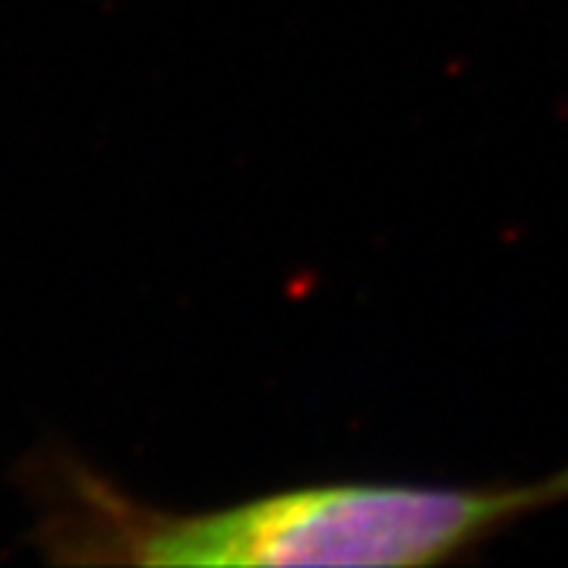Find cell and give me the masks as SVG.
Segmentation results:
<instances>
[{
	"label": "cell",
	"mask_w": 568,
	"mask_h": 568,
	"mask_svg": "<svg viewBox=\"0 0 568 568\" xmlns=\"http://www.w3.org/2000/svg\"><path fill=\"white\" fill-rule=\"evenodd\" d=\"M41 540L63 562L136 566H443L537 511L568 506V467L525 484H320L171 515L80 465H48Z\"/></svg>",
	"instance_id": "6da1fadb"
}]
</instances>
